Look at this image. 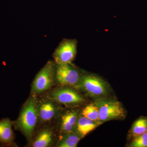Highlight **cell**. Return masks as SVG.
<instances>
[{
	"instance_id": "1",
	"label": "cell",
	"mask_w": 147,
	"mask_h": 147,
	"mask_svg": "<svg viewBox=\"0 0 147 147\" xmlns=\"http://www.w3.org/2000/svg\"><path fill=\"white\" fill-rule=\"evenodd\" d=\"M99 110V121L101 123L125 118V110L119 101L113 99H98L94 102Z\"/></svg>"
},
{
	"instance_id": "2",
	"label": "cell",
	"mask_w": 147,
	"mask_h": 147,
	"mask_svg": "<svg viewBox=\"0 0 147 147\" xmlns=\"http://www.w3.org/2000/svg\"><path fill=\"white\" fill-rule=\"evenodd\" d=\"M37 120L36 103L33 98L28 100L16 122V125L28 138L31 137Z\"/></svg>"
},
{
	"instance_id": "3",
	"label": "cell",
	"mask_w": 147,
	"mask_h": 147,
	"mask_svg": "<svg viewBox=\"0 0 147 147\" xmlns=\"http://www.w3.org/2000/svg\"><path fill=\"white\" fill-rule=\"evenodd\" d=\"M76 87L82 89L92 97H101L108 93V84L95 75H88L81 77Z\"/></svg>"
},
{
	"instance_id": "4",
	"label": "cell",
	"mask_w": 147,
	"mask_h": 147,
	"mask_svg": "<svg viewBox=\"0 0 147 147\" xmlns=\"http://www.w3.org/2000/svg\"><path fill=\"white\" fill-rule=\"evenodd\" d=\"M55 73L54 64L48 62L36 75L33 82V91L39 93L50 88L54 82Z\"/></svg>"
},
{
	"instance_id": "5",
	"label": "cell",
	"mask_w": 147,
	"mask_h": 147,
	"mask_svg": "<svg viewBox=\"0 0 147 147\" xmlns=\"http://www.w3.org/2000/svg\"><path fill=\"white\" fill-rule=\"evenodd\" d=\"M77 42L74 40H66L60 44L54 54L57 65L71 64L76 53Z\"/></svg>"
},
{
	"instance_id": "6",
	"label": "cell",
	"mask_w": 147,
	"mask_h": 147,
	"mask_svg": "<svg viewBox=\"0 0 147 147\" xmlns=\"http://www.w3.org/2000/svg\"><path fill=\"white\" fill-rule=\"evenodd\" d=\"M56 77L58 82L61 85L76 86L81 77L71 64H65L58 65Z\"/></svg>"
},
{
	"instance_id": "7",
	"label": "cell",
	"mask_w": 147,
	"mask_h": 147,
	"mask_svg": "<svg viewBox=\"0 0 147 147\" xmlns=\"http://www.w3.org/2000/svg\"><path fill=\"white\" fill-rule=\"evenodd\" d=\"M52 97L57 102L66 105L82 103L85 99L78 93L69 88L59 89L52 93Z\"/></svg>"
},
{
	"instance_id": "8",
	"label": "cell",
	"mask_w": 147,
	"mask_h": 147,
	"mask_svg": "<svg viewBox=\"0 0 147 147\" xmlns=\"http://www.w3.org/2000/svg\"><path fill=\"white\" fill-rule=\"evenodd\" d=\"M101 124L100 121L92 120L82 116L77 121L75 127L76 133L83 138Z\"/></svg>"
},
{
	"instance_id": "9",
	"label": "cell",
	"mask_w": 147,
	"mask_h": 147,
	"mask_svg": "<svg viewBox=\"0 0 147 147\" xmlns=\"http://www.w3.org/2000/svg\"><path fill=\"white\" fill-rule=\"evenodd\" d=\"M14 134L12 129V122L9 119L0 121V142L9 144L13 141Z\"/></svg>"
},
{
	"instance_id": "10",
	"label": "cell",
	"mask_w": 147,
	"mask_h": 147,
	"mask_svg": "<svg viewBox=\"0 0 147 147\" xmlns=\"http://www.w3.org/2000/svg\"><path fill=\"white\" fill-rule=\"evenodd\" d=\"M78 119L76 112L67 113L62 118V130L66 133L72 131L75 128Z\"/></svg>"
},
{
	"instance_id": "11",
	"label": "cell",
	"mask_w": 147,
	"mask_h": 147,
	"mask_svg": "<svg viewBox=\"0 0 147 147\" xmlns=\"http://www.w3.org/2000/svg\"><path fill=\"white\" fill-rule=\"evenodd\" d=\"M82 137L77 133L71 131L63 136L58 145L59 147H76Z\"/></svg>"
},
{
	"instance_id": "12",
	"label": "cell",
	"mask_w": 147,
	"mask_h": 147,
	"mask_svg": "<svg viewBox=\"0 0 147 147\" xmlns=\"http://www.w3.org/2000/svg\"><path fill=\"white\" fill-rule=\"evenodd\" d=\"M147 132V117H140L131 126L130 134L132 137Z\"/></svg>"
},
{
	"instance_id": "13",
	"label": "cell",
	"mask_w": 147,
	"mask_h": 147,
	"mask_svg": "<svg viewBox=\"0 0 147 147\" xmlns=\"http://www.w3.org/2000/svg\"><path fill=\"white\" fill-rule=\"evenodd\" d=\"M56 112L55 106L50 102L42 104L39 109L40 119L43 121L50 120L54 117Z\"/></svg>"
},
{
	"instance_id": "14",
	"label": "cell",
	"mask_w": 147,
	"mask_h": 147,
	"mask_svg": "<svg viewBox=\"0 0 147 147\" xmlns=\"http://www.w3.org/2000/svg\"><path fill=\"white\" fill-rule=\"evenodd\" d=\"M52 140V134L48 130L42 131L38 135L34 142V147H46L51 144Z\"/></svg>"
},
{
	"instance_id": "15",
	"label": "cell",
	"mask_w": 147,
	"mask_h": 147,
	"mask_svg": "<svg viewBox=\"0 0 147 147\" xmlns=\"http://www.w3.org/2000/svg\"><path fill=\"white\" fill-rule=\"evenodd\" d=\"M82 115L85 117L92 120L100 121L99 110L94 103L90 104L85 107L82 110Z\"/></svg>"
},
{
	"instance_id": "16",
	"label": "cell",
	"mask_w": 147,
	"mask_h": 147,
	"mask_svg": "<svg viewBox=\"0 0 147 147\" xmlns=\"http://www.w3.org/2000/svg\"><path fill=\"white\" fill-rule=\"evenodd\" d=\"M133 137L129 147H147V132Z\"/></svg>"
}]
</instances>
